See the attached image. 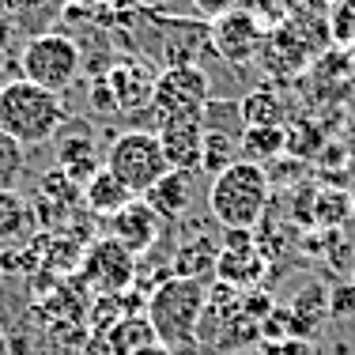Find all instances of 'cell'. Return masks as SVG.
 <instances>
[{"mask_svg": "<svg viewBox=\"0 0 355 355\" xmlns=\"http://www.w3.org/2000/svg\"><path fill=\"white\" fill-rule=\"evenodd\" d=\"M80 276L95 287L98 295H121L137 284V257H132L121 242H114L106 234V239H98L95 246L83 253Z\"/></svg>", "mask_w": 355, "mask_h": 355, "instance_id": "cell-8", "label": "cell"}, {"mask_svg": "<svg viewBox=\"0 0 355 355\" xmlns=\"http://www.w3.org/2000/svg\"><path fill=\"white\" fill-rule=\"evenodd\" d=\"M268 205H272V185H268L265 166L257 163H231L227 171H219L208 185V212L223 231H253L265 219Z\"/></svg>", "mask_w": 355, "mask_h": 355, "instance_id": "cell-2", "label": "cell"}, {"mask_svg": "<svg viewBox=\"0 0 355 355\" xmlns=\"http://www.w3.org/2000/svg\"><path fill=\"white\" fill-rule=\"evenodd\" d=\"M234 8L246 12V15H253V19L265 23V27H276L280 19H287L284 0H234Z\"/></svg>", "mask_w": 355, "mask_h": 355, "instance_id": "cell-27", "label": "cell"}, {"mask_svg": "<svg viewBox=\"0 0 355 355\" xmlns=\"http://www.w3.org/2000/svg\"><path fill=\"white\" fill-rule=\"evenodd\" d=\"M287 151V125H268V129H246L242 132V159L257 166H268Z\"/></svg>", "mask_w": 355, "mask_h": 355, "instance_id": "cell-21", "label": "cell"}, {"mask_svg": "<svg viewBox=\"0 0 355 355\" xmlns=\"http://www.w3.org/2000/svg\"><path fill=\"white\" fill-rule=\"evenodd\" d=\"M200 355H205V352H200Z\"/></svg>", "mask_w": 355, "mask_h": 355, "instance_id": "cell-37", "label": "cell"}, {"mask_svg": "<svg viewBox=\"0 0 355 355\" xmlns=\"http://www.w3.org/2000/svg\"><path fill=\"white\" fill-rule=\"evenodd\" d=\"M242 159V137H227V132H205V148H200V171L219 174L231 163Z\"/></svg>", "mask_w": 355, "mask_h": 355, "instance_id": "cell-23", "label": "cell"}, {"mask_svg": "<svg viewBox=\"0 0 355 355\" xmlns=\"http://www.w3.org/2000/svg\"><path fill=\"white\" fill-rule=\"evenodd\" d=\"M4 15H8V0H0V23H4Z\"/></svg>", "mask_w": 355, "mask_h": 355, "instance_id": "cell-35", "label": "cell"}, {"mask_svg": "<svg viewBox=\"0 0 355 355\" xmlns=\"http://www.w3.org/2000/svg\"><path fill=\"white\" fill-rule=\"evenodd\" d=\"M208 302V284L200 280H182V276H166L148 291V306L144 318L155 329V340L166 344L174 355H200L197 325Z\"/></svg>", "mask_w": 355, "mask_h": 355, "instance_id": "cell-1", "label": "cell"}, {"mask_svg": "<svg viewBox=\"0 0 355 355\" xmlns=\"http://www.w3.org/2000/svg\"><path fill=\"white\" fill-rule=\"evenodd\" d=\"M268 272V257L261 250H219L216 257V280L227 284L231 291H253V287H261Z\"/></svg>", "mask_w": 355, "mask_h": 355, "instance_id": "cell-15", "label": "cell"}, {"mask_svg": "<svg viewBox=\"0 0 355 355\" xmlns=\"http://www.w3.org/2000/svg\"><path fill=\"white\" fill-rule=\"evenodd\" d=\"M106 83L114 91L117 114H140V110L151 106V95H155V76L144 69L140 61H121L106 72Z\"/></svg>", "mask_w": 355, "mask_h": 355, "instance_id": "cell-12", "label": "cell"}, {"mask_svg": "<svg viewBox=\"0 0 355 355\" xmlns=\"http://www.w3.org/2000/svg\"><path fill=\"white\" fill-rule=\"evenodd\" d=\"M110 239L121 242L132 257H140V253H148L159 239H163V219L155 216V208H151L148 200L137 197L117 216H110Z\"/></svg>", "mask_w": 355, "mask_h": 355, "instance_id": "cell-10", "label": "cell"}, {"mask_svg": "<svg viewBox=\"0 0 355 355\" xmlns=\"http://www.w3.org/2000/svg\"><path fill=\"white\" fill-rule=\"evenodd\" d=\"M265 35H268L265 23H257L253 15L239 12V8H231L227 15L208 23V46L231 64H250L253 57H261Z\"/></svg>", "mask_w": 355, "mask_h": 355, "instance_id": "cell-9", "label": "cell"}, {"mask_svg": "<svg viewBox=\"0 0 355 355\" xmlns=\"http://www.w3.org/2000/svg\"><path fill=\"white\" fill-rule=\"evenodd\" d=\"M189 4L197 8V12L205 15L208 23H212V19H219V15H227V12H231V8H234V0H189Z\"/></svg>", "mask_w": 355, "mask_h": 355, "instance_id": "cell-31", "label": "cell"}, {"mask_svg": "<svg viewBox=\"0 0 355 355\" xmlns=\"http://www.w3.org/2000/svg\"><path fill=\"white\" fill-rule=\"evenodd\" d=\"M42 4H46V0H8V12L12 15H31V12H38Z\"/></svg>", "mask_w": 355, "mask_h": 355, "instance_id": "cell-33", "label": "cell"}, {"mask_svg": "<svg viewBox=\"0 0 355 355\" xmlns=\"http://www.w3.org/2000/svg\"><path fill=\"white\" fill-rule=\"evenodd\" d=\"M106 340L117 355H137L140 348H148L155 340V329H151V321L144 314H125L106 329Z\"/></svg>", "mask_w": 355, "mask_h": 355, "instance_id": "cell-19", "label": "cell"}, {"mask_svg": "<svg viewBox=\"0 0 355 355\" xmlns=\"http://www.w3.org/2000/svg\"><path fill=\"white\" fill-rule=\"evenodd\" d=\"M239 106H242V121H246V129H268V125H280L284 129V121H287L284 98L276 95V91H268V87L250 91Z\"/></svg>", "mask_w": 355, "mask_h": 355, "instance_id": "cell-20", "label": "cell"}, {"mask_svg": "<svg viewBox=\"0 0 355 355\" xmlns=\"http://www.w3.org/2000/svg\"><path fill=\"white\" fill-rule=\"evenodd\" d=\"M287 314H291V336H299V340H314V333L321 329V321L329 318V287L318 284V280L306 284L291 299Z\"/></svg>", "mask_w": 355, "mask_h": 355, "instance_id": "cell-18", "label": "cell"}, {"mask_svg": "<svg viewBox=\"0 0 355 355\" xmlns=\"http://www.w3.org/2000/svg\"><path fill=\"white\" fill-rule=\"evenodd\" d=\"M336 0H284V12L291 19H329Z\"/></svg>", "mask_w": 355, "mask_h": 355, "instance_id": "cell-29", "label": "cell"}, {"mask_svg": "<svg viewBox=\"0 0 355 355\" xmlns=\"http://www.w3.org/2000/svg\"><path fill=\"white\" fill-rule=\"evenodd\" d=\"M329 42H333V35H329L325 19H291V15H287L276 27H268L261 61H265L268 72L295 76V72L306 69Z\"/></svg>", "mask_w": 355, "mask_h": 355, "instance_id": "cell-5", "label": "cell"}, {"mask_svg": "<svg viewBox=\"0 0 355 355\" xmlns=\"http://www.w3.org/2000/svg\"><path fill=\"white\" fill-rule=\"evenodd\" d=\"M212 98V83L200 64H174L155 76V95H151V114L159 121H178V117H200Z\"/></svg>", "mask_w": 355, "mask_h": 355, "instance_id": "cell-7", "label": "cell"}, {"mask_svg": "<svg viewBox=\"0 0 355 355\" xmlns=\"http://www.w3.org/2000/svg\"><path fill=\"white\" fill-rule=\"evenodd\" d=\"M64 121H69V114H64L61 95L23 80V76L0 83V132L19 140L23 148L57 140Z\"/></svg>", "mask_w": 355, "mask_h": 355, "instance_id": "cell-3", "label": "cell"}, {"mask_svg": "<svg viewBox=\"0 0 355 355\" xmlns=\"http://www.w3.org/2000/svg\"><path fill=\"white\" fill-rule=\"evenodd\" d=\"M329 318L336 321H355V284H340L329 291Z\"/></svg>", "mask_w": 355, "mask_h": 355, "instance_id": "cell-28", "label": "cell"}, {"mask_svg": "<svg viewBox=\"0 0 355 355\" xmlns=\"http://www.w3.org/2000/svg\"><path fill=\"white\" fill-rule=\"evenodd\" d=\"M4 64H8V53H4V46H0V69H4Z\"/></svg>", "mask_w": 355, "mask_h": 355, "instance_id": "cell-36", "label": "cell"}, {"mask_svg": "<svg viewBox=\"0 0 355 355\" xmlns=\"http://www.w3.org/2000/svg\"><path fill=\"white\" fill-rule=\"evenodd\" d=\"M193 197H197V174L193 171H166L148 193H144V200L155 208V216L163 219V223L182 219L193 208Z\"/></svg>", "mask_w": 355, "mask_h": 355, "instance_id": "cell-13", "label": "cell"}, {"mask_svg": "<svg viewBox=\"0 0 355 355\" xmlns=\"http://www.w3.org/2000/svg\"><path fill=\"white\" fill-rule=\"evenodd\" d=\"M265 174H268V185H276V182H287V185H295V178H302V159H295V155H280V159H272V163L265 166Z\"/></svg>", "mask_w": 355, "mask_h": 355, "instance_id": "cell-30", "label": "cell"}, {"mask_svg": "<svg viewBox=\"0 0 355 355\" xmlns=\"http://www.w3.org/2000/svg\"><path fill=\"white\" fill-rule=\"evenodd\" d=\"M23 171H27V155H23V144L12 140L8 132H0V189H15Z\"/></svg>", "mask_w": 355, "mask_h": 355, "instance_id": "cell-26", "label": "cell"}, {"mask_svg": "<svg viewBox=\"0 0 355 355\" xmlns=\"http://www.w3.org/2000/svg\"><path fill=\"white\" fill-rule=\"evenodd\" d=\"M61 171L72 174V182H87L91 174L98 171L95 163V137H91L87 121H64L61 132Z\"/></svg>", "mask_w": 355, "mask_h": 355, "instance_id": "cell-14", "label": "cell"}, {"mask_svg": "<svg viewBox=\"0 0 355 355\" xmlns=\"http://www.w3.org/2000/svg\"><path fill=\"white\" fill-rule=\"evenodd\" d=\"M216 257H219V239H212V234H193V239H185L174 250L171 276L205 284L208 276H216Z\"/></svg>", "mask_w": 355, "mask_h": 355, "instance_id": "cell-16", "label": "cell"}, {"mask_svg": "<svg viewBox=\"0 0 355 355\" xmlns=\"http://www.w3.org/2000/svg\"><path fill=\"white\" fill-rule=\"evenodd\" d=\"M137 355H174V352H171V348H166V344H159V340H151V344H148V348H140Z\"/></svg>", "mask_w": 355, "mask_h": 355, "instance_id": "cell-34", "label": "cell"}, {"mask_svg": "<svg viewBox=\"0 0 355 355\" xmlns=\"http://www.w3.org/2000/svg\"><path fill=\"white\" fill-rule=\"evenodd\" d=\"M83 205H87V212H95V216H103V219H110V216H117L129 200H137V193H129V185L125 182H117L114 174L106 171V166H98L95 174L83 182Z\"/></svg>", "mask_w": 355, "mask_h": 355, "instance_id": "cell-17", "label": "cell"}, {"mask_svg": "<svg viewBox=\"0 0 355 355\" xmlns=\"http://www.w3.org/2000/svg\"><path fill=\"white\" fill-rule=\"evenodd\" d=\"M31 223H35V216H31L23 193L19 189H0V246L19 242L23 234L31 231Z\"/></svg>", "mask_w": 355, "mask_h": 355, "instance_id": "cell-22", "label": "cell"}, {"mask_svg": "<svg viewBox=\"0 0 355 355\" xmlns=\"http://www.w3.org/2000/svg\"><path fill=\"white\" fill-rule=\"evenodd\" d=\"M80 61L83 57H80L76 38L49 31V35H38V38L27 42V49H23V57H19V69H23V80L61 95V91L76 80Z\"/></svg>", "mask_w": 355, "mask_h": 355, "instance_id": "cell-6", "label": "cell"}, {"mask_svg": "<svg viewBox=\"0 0 355 355\" xmlns=\"http://www.w3.org/2000/svg\"><path fill=\"white\" fill-rule=\"evenodd\" d=\"M348 216H355V197H348L344 189L314 193V223L321 231H340V223H348Z\"/></svg>", "mask_w": 355, "mask_h": 355, "instance_id": "cell-24", "label": "cell"}, {"mask_svg": "<svg viewBox=\"0 0 355 355\" xmlns=\"http://www.w3.org/2000/svg\"><path fill=\"white\" fill-rule=\"evenodd\" d=\"M200 125H205V132H227V137H242L246 132L242 106L231 103V98H208L205 114H200Z\"/></svg>", "mask_w": 355, "mask_h": 355, "instance_id": "cell-25", "label": "cell"}, {"mask_svg": "<svg viewBox=\"0 0 355 355\" xmlns=\"http://www.w3.org/2000/svg\"><path fill=\"white\" fill-rule=\"evenodd\" d=\"M106 171L117 178V182L129 185V193H144L159 182L171 166H166V155L159 148V137L148 129H125L110 140L106 148Z\"/></svg>", "mask_w": 355, "mask_h": 355, "instance_id": "cell-4", "label": "cell"}, {"mask_svg": "<svg viewBox=\"0 0 355 355\" xmlns=\"http://www.w3.org/2000/svg\"><path fill=\"white\" fill-rule=\"evenodd\" d=\"M80 355H117L114 348H110V340H106V333H95L87 344L80 348Z\"/></svg>", "mask_w": 355, "mask_h": 355, "instance_id": "cell-32", "label": "cell"}, {"mask_svg": "<svg viewBox=\"0 0 355 355\" xmlns=\"http://www.w3.org/2000/svg\"><path fill=\"white\" fill-rule=\"evenodd\" d=\"M155 137H159V148H163L166 166H171V171L200 174V148H205V125H200V117L159 121Z\"/></svg>", "mask_w": 355, "mask_h": 355, "instance_id": "cell-11", "label": "cell"}]
</instances>
